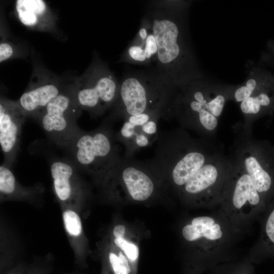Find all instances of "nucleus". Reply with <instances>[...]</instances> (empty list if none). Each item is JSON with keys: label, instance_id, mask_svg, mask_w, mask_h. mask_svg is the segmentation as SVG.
Listing matches in <instances>:
<instances>
[{"label": "nucleus", "instance_id": "obj_1", "mask_svg": "<svg viewBox=\"0 0 274 274\" xmlns=\"http://www.w3.org/2000/svg\"><path fill=\"white\" fill-rule=\"evenodd\" d=\"M153 162L180 196L191 200L213 190L231 163L215 139L194 137L181 127L158 133Z\"/></svg>", "mask_w": 274, "mask_h": 274}, {"label": "nucleus", "instance_id": "obj_2", "mask_svg": "<svg viewBox=\"0 0 274 274\" xmlns=\"http://www.w3.org/2000/svg\"><path fill=\"white\" fill-rule=\"evenodd\" d=\"M234 85L214 83L202 78L178 88L170 114L180 127L199 136L215 139L226 103L233 100Z\"/></svg>", "mask_w": 274, "mask_h": 274}, {"label": "nucleus", "instance_id": "obj_3", "mask_svg": "<svg viewBox=\"0 0 274 274\" xmlns=\"http://www.w3.org/2000/svg\"><path fill=\"white\" fill-rule=\"evenodd\" d=\"M179 17L167 13L153 16L150 31L157 45V61L169 74L171 83L176 87L197 79L191 75L193 59Z\"/></svg>", "mask_w": 274, "mask_h": 274}, {"label": "nucleus", "instance_id": "obj_4", "mask_svg": "<svg viewBox=\"0 0 274 274\" xmlns=\"http://www.w3.org/2000/svg\"><path fill=\"white\" fill-rule=\"evenodd\" d=\"M252 128L244 127L241 122L234 125L235 135L228 156L250 176L266 204L274 197V145L254 138Z\"/></svg>", "mask_w": 274, "mask_h": 274}, {"label": "nucleus", "instance_id": "obj_5", "mask_svg": "<svg viewBox=\"0 0 274 274\" xmlns=\"http://www.w3.org/2000/svg\"><path fill=\"white\" fill-rule=\"evenodd\" d=\"M119 143L116 133L107 122L92 130H82L66 149L77 167L100 183L123 157Z\"/></svg>", "mask_w": 274, "mask_h": 274}, {"label": "nucleus", "instance_id": "obj_6", "mask_svg": "<svg viewBox=\"0 0 274 274\" xmlns=\"http://www.w3.org/2000/svg\"><path fill=\"white\" fill-rule=\"evenodd\" d=\"M177 88L168 84L145 81L129 76L120 85L111 119L124 120L131 116L155 113L170 118L172 102Z\"/></svg>", "mask_w": 274, "mask_h": 274}, {"label": "nucleus", "instance_id": "obj_7", "mask_svg": "<svg viewBox=\"0 0 274 274\" xmlns=\"http://www.w3.org/2000/svg\"><path fill=\"white\" fill-rule=\"evenodd\" d=\"M160 177L162 176L153 161L123 156L100 183L112 198H120L125 193V196L134 201H144L154 195L157 187L155 179Z\"/></svg>", "mask_w": 274, "mask_h": 274}, {"label": "nucleus", "instance_id": "obj_8", "mask_svg": "<svg viewBox=\"0 0 274 274\" xmlns=\"http://www.w3.org/2000/svg\"><path fill=\"white\" fill-rule=\"evenodd\" d=\"M81 110L74 93L62 92L35 119L53 143L66 149L82 131L77 124Z\"/></svg>", "mask_w": 274, "mask_h": 274}, {"label": "nucleus", "instance_id": "obj_9", "mask_svg": "<svg viewBox=\"0 0 274 274\" xmlns=\"http://www.w3.org/2000/svg\"><path fill=\"white\" fill-rule=\"evenodd\" d=\"M53 190L61 207L71 208L79 212L85 196V187L78 168L71 161L55 159L50 164Z\"/></svg>", "mask_w": 274, "mask_h": 274}, {"label": "nucleus", "instance_id": "obj_10", "mask_svg": "<svg viewBox=\"0 0 274 274\" xmlns=\"http://www.w3.org/2000/svg\"><path fill=\"white\" fill-rule=\"evenodd\" d=\"M26 117L16 101L1 99L0 102V145L3 163L11 168L19 150L23 125Z\"/></svg>", "mask_w": 274, "mask_h": 274}, {"label": "nucleus", "instance_id": "obj_11", "mask_svg": "<svg viewBox=\"0 0 274 274\" xmlns=\"http://www.w3.org/2000/svg\"><path fill=\"white\" fill-rule=\"evenodd\" d=\"M119 87L111 76L102 75L88 84L80 86L74 92V97L81 109L88 111L96 117L115 104Z\"/></svg>", "mask_w": 274, "mask_h": 274}, {"label": "nucleus", "instance_id": "obj_12", "mask_svg": "<svg viewBox=\"0 0 274 274\" xmlns=\"http://www.w3.org/2000/svg\"><path fill=\"white\" fill-rule=\"evenodd\" d=\"M230 161L231 167L224 185L222 198L228 199L237 210L264 208L266 203L250 176Z\"/></svg>", "mask_w": 274, "mask_h": 274}, {"label": "nucleus", "instance_id": "obj_13", "mask_svg": "<svg viewBox=\"0 0 274 274\" xmlns=\"http://www.w3.org/2000/svg\"><path fill=\"white\" fill-rule=\"evenodd\" d=\"M158 117L152 118L144 124H135L124 120L119 131L116 133L117 141L124 148L123 157L131 158L141 149L156 142L158 136Z\"/></svg>", "mask_w": 274, "mask_h": 274}, {"label": "nucleus", "instance_id": "obj_14", "mask_svg": "<svg viewBox=\"0 0 274 274\" xmlns=\"http://www.w3.org/2000/svg\"><path fill=\"white\" fill-rule=\"evenodd\" d=\"M243 115V126L252 128L254 122L264 116L274 114V81L260 88L240 102Z\"/></svg>", "mask_w": 274, "mask_h": 274}, {"label": "nucleus", "instance_id": "obj_15", "mask_svg": "<svg viewBox=\"0 0 274 274\" xmlns=\"http://www.w3.org/2000/svg\"><path fill=\"white\" fill-rule=\"evenodd\" d=\"M61 93L56 84H42L24 92L16 103L26 117L35 119L47 105Z\"/></svg>", "mask_w": 274, "mask_h": 274}, {"label": "nucleus", "instance_id": "obj_16", "mask_svg": "<svg viewBox=\"0 0 274 274\" xmlns=\"http://www.w3.org/2000/svg\"><path fill=\"white\" fill-rule=\"evenodd\" d=\"M43 186L38 184L25 187L16 180L11 168L4 164L0 166V195L2 201L7 200H34L43 195Z\"/></svg>", "mask_w": 274, "mask_h": 274}, {"label": "nucleus", "instance_id": "obj_17", "mask_svg": "<svg viewBox=\"0 0 274 274\" xmlns=\"http://www.w3.org/2000/svg\"><path fill=\"white\" fill-rule=\"evenodd\" d=\"M182 233L183 237L190 242L200 241L215 242L223 236L220 224L209 216L194 218L190 224L183 228Z\"/></svg>", "mask_w": 274, "mask_h": 274}, {"label": "nucleus", "instance_id": "obj_18", "mask_svg": "<svg viewBox=\"0 0 274 274\" xmlns=\"http://www.w3.org/2000/svg\"><path fill=\"white\" fill-rule=\"evenodd\" d=\"M274 81L268 80L257 67L251 69L247 79L241 84L235 85L233 100L241 102L263 86Z\"/></svg>", "mask_w": 274, "mask_h": 274}, {"label": "nucleus", "instance_id": "obj_19", "mask_svg": "<svg viewBox=\"0 0 274 274\" xmlns=\"http://www.w3.org/2000/svg\"><path fill=\"white\" fill-rule=\"evenodd\" d=\"M64 229L77 254H79L80 243L83 237V229L79 212L71 208L62 207Z\"/></svg>", "mask_w": 274, "mask_h": 274}, {"label": "nucleus", "instance_id": "obj_20", "mask_svg": "<svg viewBox=\"0 0 274 274\" xmlns=\"http://www.w3.org/2000/svg\"><path fill=\"white\" fill-rule=\"evenodd\" d=\"M16 9L21 22L25 25L32 26L38 21V16L46 10V5L42 0H18Z\"/></svg>", "mask_w": 274, "mask_h": 274}, {"label": "nucleus", "instance_id": "obj_21", "mask_svg": "<svg viewBox=\"0 0 274 274\" xmlns=\"http://www.w3.org/2000/svg\"><path fill=\"white\" fill-rule=\"evenodd\" d=\"M263 240L266 248L272 253V251H274V200L265 220Z\"/></svg>", "mask_w": 274, "mask_h": 274}, {"label": "nucleus", "instance_id": "obj_22", "mask_svg": "<svg viewBox=\"0 0 274 274\" xmlns=\"http://www.w3.org/2000/svg\"><path fill=\"white\" fill-rule=\"evenodd\" d=\"M114 243L124 252L125 255L130 260L135 261L138 259L139 250L135 245L127 242L124 237L115 238Z\"/></svg>", "mask_w": 274, "mask_h": 274}, {"label": "nucleus", "instance_id": "obj_23", "mask_svg": "<svg viewBox=\"0 0 274 274\" xmlns=\"http://www.w3.org/2000/svg\"><path fill=\"white\" fill-rule=\"evenodd\" d=\"M148 32V31H147ZM146 39L143 41V47L145 50V55L147 59H149L151 57L156 55L157 52V45L156 40L152 33L149 31Z\"/></svg>", "mask_w": 274, "mask_h": 274}, {"label": "nucleus", "instance_id": "obj_24", "mask_svg": "<svg viewBox=\"0 0 274 274\" xmlns=\"http://www.w3.org/2000/svg\"><path fill=\"white\" fill-rule=\"evenodd\" d=\"M109 261L114 274H129L115 253H109Z\"/></svg>", "mask_w": 274, "mask_h": 274}, {"label": "nucleus", "instance_id": "obj_25", "mask_svg": "<svg viewBox=\"0 0 274 274\" xmlns=\"http://www.w3.org/2000/svg\"><path fill=\"white\" fill-rule=\"evenodd\" d=\"M128 55L130 58L138 62H144L147 60L144 48L141 45H133L128 50Z\"/></svg>", "mask_w": 274, "mask_h": 274}, {"label": "nucleus", "instance_id": "obj_26", "mask_svg": "<svg viewBox=\"0 0 274 274\" xmlns=\"http://www.w3.org/2000/svg\"><path fill=\"white\" fill-rule=\"evenodd\" d=\"M13 49L12 47L6 43H3L0 44V62L10 57L13 54Z\"/></svg>", "mask_w": 274, "mask_h": 274}, {"label": "nucleus", "instance_id": "obj_27", "mask_svg": "<svg viewBox=\"0 0 274 274\" xmlns=\"http://www.w3.org/2000/svg\"><path fill=\"white\" fill-rule=\"evenodd\" d=\"M248 268V267L244 266L233 267V268L226 270L225 272L220 274H251V271Z\"/></svg>", "mask_w": 274, "mask_h": 274}, {"label": "nucleus", "instance_id": "obj_28", "mask_svg": "<svg viewBox=\"0 0 274 274\" xmlns=\"http://www.w3.org/2000/svg\"><path fill=\"white\" fill-rule=\"evenodd\" d=\"M125 232V226L121 224H118L116 225L113 228V235L115 238L124 237Z\"/></svg>", "mask_w": 274, "mask_h": 274}, {"label": "nucleus", "instance_id": "obj_29", "mask_svg": "<svg viewBox=\"0 0 274 274\" xmlns=\"http://www.w3.org/2000/svg\"><path fill=\"white\" fill-rule=\"evenodd\" d=\"M118 256L120 259V261L121 262V263L123 264V265L124 266V267L126 269L127 272L129 273H130V267L126 257L121 251L118 253Z\"/></svg>", "mask_w": 274, "mask_h": 274}, {"label": "nucleus", "instance_id": "obj_30", "mask_svg": "<svg viewBox=\"0 0 274 274\" xmlns=\"http://www.w3.org/2000/svg\"><path fill=\"white\" fill-rule=\"evenodd\" d=\"M139 35L140 38L143 41H144L146 39L148 35L147 30L146 29V28L145 27L141 28L139 30Z\"/></svg>", "mask_w": 274, "mask_h": 274}, {"label": "nucleus", "instance_id": "obj_31", "mask_svg": "<svg viewBox=\"0 0 274 274\" xmlns=\"http://www.w3.org/2000/svg\"><path fill=\"white\" fill-rule=\"evenodd\" d=\"M105 274H108V273H105Z\"/></svg>", "mask_w": 274, "mask_h": 274}]
</instances>
